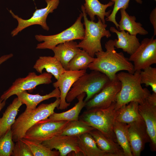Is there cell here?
Instances as JSON below:
<instances>
[{"label":"cell","instance_id":"cell-1","mask_svg":"<svg viewBox=\"0 0 156 156\" xmlns=\"http://www.w3.org/2000/svg\"><path fill=\"white\" fill-rule=\"evenodd\" d=\"M105 51H102L96 53L94 61L88 66V68L96 70L106 75L110 80L116 77L118 72L126 71L133 73V66L122 52H117L115 50L114 40H109L105 44Z\"/></svg>","mask_w":156,"mask_h":156},{"label":"cell","instance_id":"cell-2","mask_svg":"<svg viewBox=\"0 0 156 156\" xmlns=\"http://www.w3.org/2000/svg\"><path fill=\"white\" fill-rule=\"evenodd\" d=\"M140 71H135L133 73L121 71L117 74V77L121 83V87L115 100V108L116 111L132 101L140 103L151 94L148 89L143 88L141 86Z\"/></svg>","mask_w":156,"mask_h":156},{"label":"cell","instance_id":"cell-3","mask_svg":"<svg viewBox=\"0 0 156 156\" xmlns=\"http://www.w3.org/2000/svg\"><path fill=\"white\" fill-rule=\"evenodd\" d=\"M60 101V98H57L53 102L42 104L32 110H25L15 120L11 128L13 141L16 142L23 138L30 128L53 114L55 108L58 107Z\"/></svg>","mask_w":156,"mask_h":156},{"label":"cell","instance_id":"cell-4","mask_svg":"<svg viewBox=\"0 0 156 156\" xmlns=\"http://www.w3.org/2000/svg\"><path fill=\"white\" fill-rule=\"evenodd\" d=\"M105 74L96 70L86 72L73 83L66 98L70 103L80 94L85 93L87 96L84 100L86 103L99 92L110 81Z\"/></svg>","mask_w":156,"mask_h":156},{"label":"cell","instance_id":"cell-5","mask_svg":"<svg viewBox=\"0 0 156 156\" xmlns=\"http://www.w3.org/2000/svg\"><path fill=\"white\" fill-rule=\"evenodd\" d=\"M81 9L85 26V34L83 38L77 46L94 57L96 53L103 51L101 43L102 38L105 37L108 38L111 34L109 31L106 29L107 25L103 23L100 18L97 17V22L90 20L87 17L83 5H81Z\"/></svg>","mask_w":156,"mask_h":156},{"label":"cell","instance_id":"cell-6","mask_svg":"<svg viewBox=\"0 0 156 156\" xmlns=\"http://www.w3.org/2000/svg\"><path fill=\"white\" fill-rule=\"evenodd\" d=\"M115 103L114 101L106 108L86 110L81 115L80 119L115 141L116 137L113 130L116 112Z\"/></svg>","mask_w":156,"mask_h":156},{"label":"cell","instance_id":"cell-7","mask_svg":"<svg viewBox=\"0 0 156 156\" xmlns=\"http://www.w3.org/2000/svg\"><path fill=\"white\" fill-rule=\"evenodd\" d=\"M82 17V12H81L72 26L59 33L49 36L36 35L35 38L38 41L43 42L37 44L36 49L51 50L58 44L67 41L75 40H82L85 34L84 24L81 22Z\"/></svg>","mask_w":156,"mask_h":156},{"label":"cell","instance_id":"cell-8","mask_svg":"<svg viewBox=\"0 0 156 156\" xmlns=\"http://www.w3.org/2000/svg\"><path fill=\"white\" fill-rule=\"evenodd\" d=\"M68 122L51 121L47 118L40 120L27 131L23 138L35 142L42 143L60 134Z\"/></svg>","mask_w":156,"mask_h":156},{"label":"cell","instance_id":"cell-9","mask_svg":"<svg viewBox=\"0 0 156 156\" xmlns=\"http://www.w3.org/2000/svg\"><path fill=\"white\" fill-rule=\"evenodd\" d=\"M47 3L46 6L43 8L36 9L32 16L27 19H24L15 14L10 10L9 11L12 17L18 21L17 27L11 32V35L12 37L17 35L23 29L31 26L38 25L41 26L42 28L47 31L49 30L46 20L48 14L52 13L54 10L57 9L60 3V0H45Z\"/></svg>","mask_w":156,"mask_h":156},{"label":"cell","instance_id":"cell-10","mask_svg":"<svg viewBox=\"0 0 156 156\" xmlns=\"http://www.w3.org/2000/svg\"><path fill=\"white\" fill-rule=\"evenodd\" d=\"M52 75L49 73L44 72L39 75L34 72L29 73L25 77L18 78L12 83V85L5 91L0 97L2 101H5L12 95L25 91L33 90L38 85L51 83Z\"/></svg>","mask_w":156,"mask_h":156},{"label":"cell","instance_id":"cell-11","mask_svg":"<svg viewBox=\"0 0 156 156\" xmlns=\"http://www.w3.org/2000/svg\"><path fill=\"white\" fill-rule=\"evenodd\" d=\"M128 60L133 62L135 71L141 70L156 64V39L145 38Z\"/></svg>","mask_w":156,"mask_h":156},{"label":"cell","instance_id":"cell-12","mask_svg":"<svg viewBox=\"0 0 156 156\" xmlns=\"http://www.w3.org/2000/svg\"><path fill=\"white\" fill-rule=\"evenodd\" d=\"M139 112L144 121L150 138L151 150L156 151V93L151 94L139 104Z\"/></svg>","mask_w":156,"mask_h":156},{"label":"cell","instance_id":"cell-13","mask_svg":"<svg viewBox=\"0 0 156 156\" xmlns=\"http://www.w3.org/2000/svg\"><path fill=\"white\" fill-rule=\"evenodd\" d=\"M121 87V83L117 77L110 80L99 92L86 103V110L109 107L115 101Z\"/></svg>","mask_w":156,"mask_h":156},{"label":"cell","instance_id":"cell-14","mask_svg":"<svg viewBox=\"0 0 156 156\" xmlns=\"http://www.w3.org/2000/svg\"><path fill=\"white\" fill-rule=\"evenodd\" d=\"M130 143L133 156H140L145 144L150 142L145 123L143 119L128 124Z\"/></svg>","mask_w":156,"mask_h":156},{"label":"cell","instance_id":"cell-15","mask_svg":"<svg viewBox=\"0 0 156 156\" xmlns=\"http://www.w3.org/2000/svg\"><path fill=\"white\" fill-rule=\"evenodd\" d=\"M42 143L51 150L55 149L60 153V156H67L73 152L75 155H82L78 144V137L57 135Z\"/></svg>","mask_w":156,"mask_h":156},{"label":"cell","instance_id":"cell-16","mask_svg":"<svg viewBox=\"0 0 156 156\" xmlns=\"http://www.w3.org/2000/svg\"><path fill=\"white\" fill-rule=\"evenodd\" d=\"M86 72V70L73 71L66 70L59 78L53 85L55 88H58L60 92L59 106L57 109L64 110L66 109L70 105L66 100L67 94L73 83L81 76Z\"/></svg>","mask_w":156,"mask_h":156},{"label":"cell","instance_id":"cell-17","mask_svg":"<svg viewBox=\"0 0 156 156\" xmlns=\"http://www.w3.org/2000/svg\"><path fill=\"white\" fill-rule=\"evenodd\" d=\"M110 30L116 33L118 39L114 40L115 48L121 49L130 55L133 54L140 44L139 39L136 36L130 34L128 32L125 31H119L114 27H111Z\"/></svg>","mask_w":156,"mask_h":156},{"label":"cell","instance_id":"cell-18","mask_svg":"<svg viewBox=\"0 0 156 156\" xmlns=\"http://www.w3.org/2000/svg\"><path fill=\"white\" fill-rule=\"evenodd\" d=\"M77 43L73 40L60 44L51 50L54 53V57L61 63L66 70H68L69 62L80 51Z\"/></svg>","mask_w":156,"mask_h":156},{"label":"cell","instance_id":"cell-19","mask_svg":"<svg viewBox=\"0 0 156 156\" xmlns=\"http://www.w3.org/2000/svg\"><path fill=\"white\" fill-rule=\"evenodd\" d=\"M33 68L37 72L41 74L43 70L51 73L57 80L66 70L60 62L54 56H40L36 60Z\"/></svg>","mask_w":156,"mask_h":156},{"label":"cell","instance_id":"cell-20","mask_svg":"<svg viewBox=\"0 0 156 156\" xmlns=\"http://www.w3.org/2000/svg\"><path fill=\"white\" fill-rule=\"evenodd\" d=\"M89 133L98 147L111 156H124L123 151L118 143L109 139L99 130L95 129Z\"/></svg>","mask_w":156,"mask_h":156},{"label":"cell","instance_id":"cell-21","mask_svg":"<svg viewBox=\"0 0 156 156\" xmlns=\"http://www.w3.org/2000/svg\"><path fill=\"white\" fill-rule=\"evenodd\" d=\"M16 95L23 104L26 105L25 110L29 111L35 109L39 103L44 100L52 98H60V92L58 88H55L51 92L44 95L38 94H30L27 91L18 93Z\"/></svg>","mask_w":156,"mask_h":156},{"label":"cell","instance_id":"cell-22","mask_svg":"<svg viewBox=\"0 0 156 156\" xmlns=\"http://www.w3.org/2000/svg\"><path fill=\"white\" fill-rule=\"evenodd\" d=\"M125 10L124 9L120 10L121 17L118 24L119 30L127 31L130 34L135 36L138 34L144 35L148 34V31L142 27L140 23L135 21V17L129 15Z\"/></svg>","mask_w":156,"mask_h":156},{"label":"cell","instance_id":"cell-23","mask_svg":"<svg viewBox=\"0 0 156 156\" xmlns=\"http://www.w3.org/2000/svg\"><path fill=\"white\" fill-rule=\"evenodd\" d=\"M22 105L17 97L7 107L2 117L0 118V137L11 129L15 121L19 109Z\"/></svg>","mask_w":156,"mask_h":156},{"label":"cell","instance_id":"cell-24","mask_svg":"<svg viewBox=\"0 0 156 156\" xmlns=\"http://www.w3.org/2000/svg\"><path fill=\"white\" fill-rule=\"evenodd\" d=\"M83 5L85 11L90 17V20L94 21L95 16L100 18L102 22L105 23V16L108 17L111 14L112 10L106 12L107 8L114 4V2L110 1L106 4H103L99 0H85Z\"/></svg>","mask_w":156,"mask_h":156},{"label":"cell","instance_id":"cell-25","mask_svg":"<svg viewBox=\"0 0 156 156\" xmlns=\"http://www.w3.org/2000/svg\"><path fill=\"white\" fill-rule=\"evenodd\" d=\"M78 144L82 156H111L101 150L89 133L78 137Z\"/></svg>","mask_w":156,"mask_h":156},{"label":"cell","instance_id":"cell-26","mask_svg":"<svg viewBox=\"0 0 156 156\" xmlns=\"http://www.w3.org/2000/svg\"><path fill=\"white\" fill-rule=\"evenodd\" d=\"M86 94L85 93H83L78 95L76 97L78 102L70 109L62 113L54 112L47 118L48 119L51 121H68L79 120V114L86 105V103L83 100Z\"/></svg>","mask_w":156,"mask_h":156},{"label":"cell","instance_id":"cell-27","mask_svg":"<svg viewBox=\"0 0 156 156\" xmlns=\"http://www.w3.org/2000/svg\"><path fill=\"white\" fill-rule=\"evenodd\" d=\"M138 105L132 101L122 106L116 111V120L128 124L143 119L138 112Z\"/></svg>","mask_w":156,"mask_h":156},{"label":"cell","instance_id":"cell-28","mask_svg":"<svg viewBox=\"0 0 156 156\" xmlns=\"http://www.w3.org/2000/svg\"><path fill=\"white\" fill-rule=\"evenodd\" d=\"M128 128V124L116 120L113 130L118 143L122 148L124 156H133Z\"/></svg>","mask_w":156,"mask_h":156},{"label":"cell","instance_id":"cell-29","mask_svg":"<svg viewBox=\"0 0 156 156\" xmlns=\"http://www.w3.org/2000/svg\"><path fill=\"white\" fill-rule=\"evenodd\" d=\"M95 129L80 119L69 121L60 134L78 137L84 133H89Z\"/></svg>","mask_w":156,"mask_h":156},{"label":"cell","instance_id":"cell-30","mask_svg":"<svg viewBox=\"0 0 156 156\" xmlns=\"http://www.w3.org/2000/svg\"><path fill=\"white\" fill-rule=\"evenodd\" d=\"M94 59L86 51L81 49L69 62L67 70H86Z\"/></svg>","mask_w":156,"mask_h":156},{"label":"cell","instance_id":"cell-31","mask_svg":"<svg viewBox=\"0 0 156 156\" xmlns=\"http://www.w3.org/2000/svg\"><path fill=\"white\" fill-rule=\"evenodd\" d=\"M29 148L33 156H58L60 153L56 150H52L43 144L25 139H21Z\"/></svg>","mask_w":156,"mask_h":156},{"label":"cell","instance_id":"cell-32","mask_svg":"<svg viewBox=\"0 0 156 156\" xmlns=\"http://www.w3.org/2000/svg\"><path fill=\"white\" fill-rule=\"evenodd\" d=\"M142 70L140 73L141 84L151 86L153 92L156 93V68L150 66Z\"/></svg>","mask_w":156,"mask_h":156},{"label":"cell","instance_id":"cell-33","mask_svg":"<svg viewBox=\"0 0 156 156\" xmlns=\"http://www.w3.org/2000/svg\"><path fill=\"white\" fill-rule=\"evenodd\" d=\"M11 129L0 137V156H11L14 144Z\"/></svg>","mask_w":156,"mask_h":156},{"label":"cell","instance_id":"cell-34","mask_svg":"<svg viewBox=\"0 0 156 156\" xmlns=\"http://www.w3.org/2000/svg\"><path fill=\"white\" fill-rule=\"evenodd\" d=\"M114 2V7L109 15L106 18L107 21L112 22L117 29H118L119 25L116 20V16L118 12L121 9H126L128 7L130 0H111ZM138 3L142 4L141 0H135Z\"/></svg>","mask_w":156,"mask_h":156},{"label":"cell","instance_id":"cell-35","mask_svg":"<svg viewBox=\"0 0 156 156\" xmlns=\"http://www.w3.org/2000/svg\"><path fill=\"white\" fill-rule=\"evenodd\" d=\"M16 142L11 156H33L29 148L21 139Z\"/></svg>","mask_w":156,"mask_h":156},{"label":"cell","instance_id":"cell-36","mask_svg":"<svg viewBox=\"0 0 156 156\" xmlns=\"http://www.w3.org/2000/svg\"><path fill=\"white\" fill-rule=\"evenodd\" d=\"M150 20L154 28V36L156 35V8H154L151 13Z\"/></svg>","mask_w":156,"mask_h":156},{"label":"cell","instance_id":"cell-37","mask_svg":"<svg viewBox=\"0 0 156 156\" xmlns=\"http://www.w3.org/2000/svg\"><path fill=\"white\" fill-rule=\"evenodd\" d=\"M13 55L12 53L5 55L0 57V65L12 57Z\"/></svg>","mask_w":156,"mask_h":156},{"label":"cell","instance_id":"cell-38","mask_svg":"<svg viewBox=\"0 0 156 156\" xmlns=\"http://www.w3.org/2000/svg\"><path fill=\"white\" fill-rule=\"evenodd\" d=\"M6 104V101H2L0 99V112L5 106Z\"/></svg>","mask_w":156,"mask_h":156},{"label":"cell","instance_id":"cell-39","mask_svg":"<svg viewBox=\"0 0 156 156\" xmlns=\"http://www.w3.org/2000/svg\"><path fill=\"white\" fill-rule=\"evenodd\" d=\"M155 0V1H156V0Z\"/></svg>","mask_w":156,"mask_h":156}]
</instances>
